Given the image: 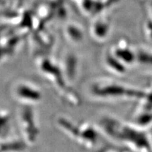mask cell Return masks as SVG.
Masks as SVG:
<instances>
[{"mask_svg": "<svg viewBox=\"0 0 152 152\" xmlns=\"http://www.w3.org/2000/svg\"><path fill=\"white\" fill-rule=\"evenodd\" d=\"M12 94L22 104H35L42 99L40 89L29 81L17 82L12 89Z\"/></svg>", "mask_w": 152, "mask_h": 152, "instance_id": "2", "label": "cell"}, {"mask_svg": "<svg viewBox=\"0 0 152 152\" xmlns=\"http://www.w3.org/2000/svg\"><path fill=\"white\" fill-rule=\"evenodd\" d=\"M87 94L96 100L112 101L124 99L143 98L144 93L125 87L123 84L109 80H96L87 87Z\"/></svg>", "mask_w": 152, "mask_h": 152, "instance_id": "1", "label": "cell"}]
</instances>
